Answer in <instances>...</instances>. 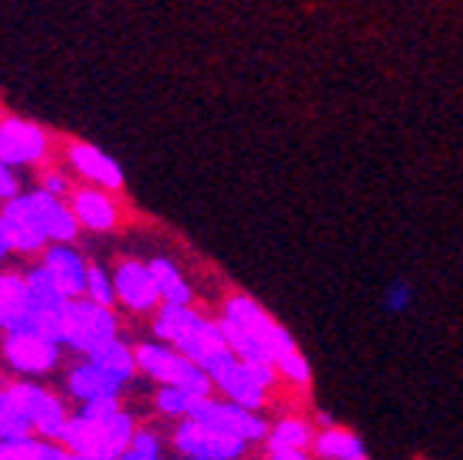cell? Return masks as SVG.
<instances>
[{"label": "cell", "instance_id": "obj_1", "mask_svg": "<svg viewBox=\"0 0 463 460\" xmlns=\"http://www.w3.org/2000/svg\"><path fill=\"white\" fill-rule=\"evenodd\" d=\"M221 326H223V336H227V345L241 355L243 362L277 365L279 355L296 349L293 336L257 300H250L243 292L227 300Z\"/></svg>", "mask_w": 463, "mask_h": 460}, {"label": "cell", "instance_id": "obj_2", "mask_svg": "<svg viewBox=\"0 0 463 460\" xmlns=\"http://www.w3.org/2000/svg\"><path fill=\"white\" fill-rule=\"evenodd\" d=\"M135 421L118 407V398L106 401H82L76 415H70V425L60 441L66 451L82 454L90 460H118L132 444Z\"/></svg>", "mask_w": 463, "mask_h": 460}, {"label": "cell", "instance_id": "obj_3", "mask_svg": "<svg viewBox=\"0 0 463 460\" xmlns=\"http://www.w3.org/2000/svg\"><path fill=\"white\" fill-rule=\"evenodd\" d=\"M214 381V388H221L223 395L237 405L250 407V411H260L263 401H267V391L277 385V365L267 362H243L241 355L227 349L214 359V362L204 369Z\"/></svg>", "mask_w": 463, "mask_h": 460}, {"label": "cell", "instance_id": "obj_4", "mask_svg": "<svg viewBox=\"0 0 463 460\" xmlns=\"http://www.w3.org/2000/svg\"><path fill=\"white\" fill-rule=\"evenodd\" d=\"M135 365H138L148 379L161 381V385H178V388L201 391V395H211V391H214L211 375L197 362H191L184 352H178L175 345L142 342L135 349Z\"/></svg>", "mask_w": 463, "mask_h": 460}, {"label": "cell", "instance_id": "obj_5", "mask_svg": "<svg viewBox=\"0 0 463 460\" xmlns=\"http://www.w3.org/2000/svg\"><path fill=\"white\" fill-rule=\"evenodd\" d=\"M118 336V322L116 312L102 306V302H92L90 296H80V300H70V310H66V329H62V345H70L76 352H92L96 345L109 342V339Z\"/></svg>", "mask_w": 463, "mask_h": 460}, {"label": "cell", "instance_id": "obj_6", "mask_svg": "<svg viewBox=\"0 0 463 460\" xmlns=\"http://www.w3.org/2000/svg\"><path fill=\"white\" fill-rule=\"evenodd\" d=\"M27 296H30V322L33 332L56 339L62 345V329H66V310H70V296L53 283V276L46 273V266L27 270Z\"/></svg>", "mask_w": 463, "mask_h": 460}, {"label": "cell", "instance_id": "obj_7", "mask_svg": "<svg viewBox=\"0 0 463 460\" xmlns=\"http://www.w3.org/2000/svg\"><path fill=\"white\" fill-rule=\"evenodd\" d=\"M7 391L10 398L20 405V411L27 415L36 437L60 441L66 425H70V411L53 391H46L43 385H33V381H14V385H7Z\"/></svg>", "mask_w": 463, "mask_h": 460}, {"label": "cell", "instance_id": "obj_8", "mask_svg": "<svg viewBox=\"0 0 463 460\" xmlns=\"http://www.w3.org/2000/svg\"><path fill=\"white\" fill-rule=\"evenodd\" d=\"M50 155V132L43 125L20 119V115H4L0 119V161L10 168H30Z\"/></svg>", "mask_w": 463, "mask_h": 460}, {"label": "cell", "instance_id": "obj_9", "mask_svg": "<svg viewBox=\"0 0 463 460\" xmlns=\"http://www.w3.org/2000/svg\"><path fill=\"white\" fill-rule=\"evenodd\" d=\"M62 345L43 332H4V359L17 375H46L60 365Z\"/></svg>", "mask_w": 463, "mask_h": 460}, {"label": "cell", "instance_id": "obj_10", "mask_svg": "<svg viewBox=\"0 0 463 460\" xmlns=\"http://www.w3.org/2000/svg\"><path fill=\"white\" fill-rule=\"evenodd\" d=\"M175 447L184 457H204V460H241L250 444L231 434L214 431V427L201 425L197 417H181L178 431H175Z\"/></svg>", "mask_w": 463, "mask_h": 460}, {"label": "cell", "instance_id": "obj_11", "mask_svg": "<svg viewBox=\"0 0 463 460\" xmlns=\"http://www.w3.org/2000/svg\"><path fill=\"white\" fill-rule=\"evenodd\" d=\"M197 421L207 427H214V431L231 434V437H241L247 444H257V441H267V421L257 415V411H250V407L237 405V401H217V398H207L197 411Z\"/></svg>", "mask_w": 463, "mask_h": 460}, {"label": "cell", "instance_id": "obj_12", "mask_svg": "<svg viewBox=\"0 0 463 460\" xmlns=\"http://www.w3.org/2000/svg\"><path fill=\"white\" fill-rule=\"evenodd\" d=\"M0 227L7 234L14 254H40L50 244L40 221H36L33 204H30V197L24 191L17 197H10V201H4V207H0Z\"/></svg>", "mask_w": 463, "mask_h": 460}, {"label": "cell", "instance_id": "obj_13", "mask_svg": "<svg viewBox=\"0 0 463 460\" xmlns=\"http://www.w3.org/2000/svg\"><path fill=\"white\" fill-rule=\"evenodd\" d=\"M112 280H116V296L125 310L152 312L155 306H161V292L152 276V266L142 264V260H122Z\"/></svg>", "mask_w": 463, "mask_h": 460}, {"label": "cell", "instance_id": "obj_14", "mask_svg": "<svg viewBox=\"0 0 463 460\" xmlns=\"http://www.w3.org/2000/svg\"><path fill=\"white\" fill-rule=\"evenodd\" d=\"M66 161H70V168L76 171L80 177H86L90 185L102 187V191H122L125 185V175L118 168V161L112 155H106L102 149L90 142H72L66 149Z\"/></svg>", "mask_w": 463, "mask_h": 460}, {"label": "cell", "instance_id": "obj_15", "mask_svg": "<svg viewBox=\"0 0 463 460\" xmlns=\"http://www.w3.org/2000/svg\"><path fill=\"white\" fill-rule=\"evenodd\" d=\"M175 349L178 352H184L191 362H197L201 369H207V365L214 362L217 355L227 352L231 345H227V336H223V326L221 322H214V319H204V316H197L187 322V329L181 332L178 339H175Z\"/></svg>", "mask_w": 463, "mask_h": 460}, {"label": "cell", "instance_id": "obj_16", "mask_svg": "<svg viewBox=\"0 0 463 460\" xmlns=\"http://www.w3.org/2000/svg\"><path fill=\"white\" fill-rule=\"evenodd\" d=\"M43 266L46 273L53 276V283L60 286L70 300L86 296V276H90V264L82 260V254L70 244H46L43 247Z\"/></svg>", "mask_w": 463, "mask_h": 460}, {"label": "cell", "instance_id": "obj_17", "mask_svg": "<svg viewBox=\"0 0 463 460\" xmlns=\"http://www.w3.org/2000/svg\"><path fill=\"white\" fill-rule=\"evenodd\" d=\"M30 204H33V214L40 227H43L46 240L50 244H72L76 240V230H80V221H76V214L72 207L62 197L50 195V191H27Z\"/></svg>", "mask_w": 463, "mask_h": 460}, {"label": "cell", "instance_id": "obj_18", "mask_svg": "<svg viewBox=\"0 0 463 460\" xmlns=\"http://www.w3.org/2000/svg\"><path fill=\"white\" fill-rule=\"evenodd\" d=\"M70 207L76 214L80 227L96 230V234H106V230H116L118 224V204L112 197V191H102V187H80V191H70Z\"/></svg>", "mask_w": 463, "mask_h": 460}, {"label": "cell", "instance_id": "obj_19", "mask_svg": "<svg viewBox=\"0 0 463 460\" xmlns=\"http://www.w3.org/2000/svg\"><path fill=\"white\" fill-rule=\"evenodd\" d=\"M0 329L4 332H33L24 273H0Z\"/></svg>", "mask_w": 463, "mask_h": 460}, {"label": "cell", "instance_id": "obj_20", "mask_svg": "<svg viewBox=\"0 0 463 460\" xmlns=\"http://www.w3.org/2000/svg\"><path fill=\"white\" fill-rule=\"evenodd\" d=\"M125 381L116 379L112 372H106L102 365L96 362H86L76 365L70 372V395L80 401H106V398H118V391H122Z\"/></svg>", "mask_w": 463, "mask_h": 460}, {"label": "cell", "instance_id": "obj_21", "mask_svg": "<svg viewBox=\"0 0 463 460\" xmlns=\"http://www.w3.org/2000/svg\"><path fill=\"white\" fill-rule=\"evenodd\" d=\"M312 444H316V454L322 460H368L365 444L358 441L348 427L339 425H326V431L316 434Z\"/></svg>", "mask_w": 463, "mask_h": 460}, {"label": "cell", "instance_id": "obj_22", "mask_svg": "<svg viewBox=\"0 0 463 460\" xmlns=\"http://www.w3.org/2000/svg\"><path fill=\"white\" fill-rule=\"evenodd\" d=\"M86 359L96 362V365H102L106 372H112L122 381H128L135 372H138V365H135V349H128L118 336L109 339V342H102V345H96L92 352H86Z\"/></svg>", "mask_w": 463, "mask_h": 460}, {"label": "cell", "instance_id": "obj_23", "mask_svg": "<svg viewBox=\"0 0 463 460\" xmlns=\"http://www.w3.org/2000/svg\"><path fill=\"white\" fill-rule=\"evenodd\" d=\"M66 444L46 441V437H20V441H0V460H62Z\"/></svg>", "mask_w": 463, "mask_h": 460}, {"label": "cell", "instance_id": "obj_24", "mask_svg": "<svg viewBox=\"0 0 463 460\" xmlns=\"http://www.w3.org/2000/svg\"><path fill=\"white\" fill-rule=\"evenodd\" d=\"M152 276L155 283H158V292H161V302H178V306H191V286H187V280L181 276V270L175 264H171L168 257H155L152 264Z\"/></svg>", "mask_w": 463, "mask_h": 460}, {"label": "cell", "instance_id": "obj_25", "mask_svg": "<svg viewBox=\"0 0 463 460\" xmlns=\"http://www.w3.org/2000/svg\"><path fill=\"white\" fill-rule=\"evenodd\" d=\"M312 427L299 417H283L267 431V447L269 451H306L312 444Z\"/></svg>", "mask_w": 463, "mask_h": 460}, {"label": "cell", "instance_id": "obj_26", "mask_svg": "<svg viewBox=\"0 0 463 460\" xmlns=\"http://www.w3.org/2000/svg\"><path fill=\"white\" fill-rule=\"evenodd\" d=\"M207 398H211V395H201V391H191V388H178V385H165V388L158 391L155 405H158L161 415H168V417H194Z\"/></svg>", "mask_w": 463, "mask_h": 460}, {"label": "cell", "instance_id": "obj_27", "mask_svg": "<svg viewBox=\"0 0 463 460\" xmlns=\"http://www.w3.org/2000/svg\"><path fill=\"white\" fill-rule=\"evenodd\" d=\"M86 296H90L92 302H102V306H116L118 296H116V280L109 276V270H102V266H90V276H86Z\"/></svg>", "mask_w": 463, "mask_h": 460}, {"label": "cell", "instance_id": "obj_28", "mask_svg": "<svg viewBox=\"0 0 463 460\" xmlns=\"http://www.w3.org/2000/svg\"><path fill=\"white\" fill-rule=\"evenodd\" d=\"M277 372L283 375L286 381H296V385H309V379H312V369H309V362L303 359L299 349H289L286 355H279Z\"/></svg>", "mask_w": 463, "mask_h": 460}, {"label": "cell", "instance_id": "obj_29", "mask_svg": "<svg viewBox=\"0 0 463 460\" xmlns=\"http://www.w3.org/2000/svg\"><path fill=\"white\" fill-rule=\"evenodd\" d=\"M414 302V290H411V283H404V280H398V283H392L388 290H384V296H382V310L384 312H404Z\"/></svg>", "mask_w": 463, "mask_h": 460}, {"label": "cell", "instance_id": "obj_30", "mask_svg": "<svg viewBox=\"0 0 463 460\" xmlns=\"http://www.w3.org/2000/svg\"><path fill=\"white\" fill-rule=\"evenodd\" d=\"M128 451H135V454H161L158 434H152V431H138V427H135L132 444H128Z\"/></svg>", "mask_w": 463, "mask_h": 460}, {"label": "cell", "instance_id": "obj_31", "mask_svg": "<svg viewBox=\"0 0 463 460\" xmlns=\"http://www.w3.org/2000/svg\"><path fill=\"white\" fill-rule=\"evenodd\" d=\"M20 195V181H17V168H10L0 161V201H10V197Z\"/></svg>", "mask_w": 463, "mask_h": 460}, {"label": "cell", "instance_id": "obj_32", "mask_svg": "<svg viewBox=\"0 0 463 460\" xmlns=\"http://www.w3.org/2000/svg\"><path fill=\"white\" fill-rule=\"evenodd\" d=\"M40 187H43V191H50V195H56V197H66L72 191L62 171H46L43 181H40Z\"/></svg>", "mask_w": 463, "mask_h": 460}, {"label": "cell", "instance_id": "obj_33", "mask_svg": "<svg viewBox=\"0 0 463 460\" xmlns=\"http://www.w3.org/2000/svg\"><path fill=\"white\" fill-rule=\"evenodd\" d=\"M267 460H309L306 451H269Z\"/></svg>", "mask_w": 463, "mask_h": 460}, {"label": "cell", "instance_id": "obj_34", "mask_svg": "<svg viewBox=\"0 0 463 460\" xmlns=\"http://www.w3.org/2000/svg\"><path fill=\"white\" fill-rule=\"evenodd\" d=\"M10 254H14V250H10V240H7V234H4V227H0V264H4Z\"/></svg>", "mask_w": 463, "mask_h": 460}, {"label": "cell", "instance_id": "obj_35", "mask_svg": "<svg viewBox=\"0 0 463 460\" xmlns=\"http://www.w3.org/2000/svg\"><path fill=\"white\" fill-rule=\"evenodd\" d=\"M122 460H161V454H135V451H125Z\"/></svg>", "mask_w": 463, "mask_h": 460}, {"label": "cell", "instance_id": "obj_36", "mask_svg": "<svg viewBox=\"0 0 463 460\" xmlns=\"http://www.w3.org/2000/svg\"><path fill=\"white\" fill-rule=\"evenodd\" d=\"M62 460H90V457H82V454H72V451H66V457Z\"/></svg>", "mask_w": 463, "mask_h": 460}, {"label": "cell", "instance_id": "obj_37", "mask_svg": "<svg viewBox=\"0 0 463 460\" xmlns=\"http://www.w3.org/2000/svg\"><path fill=\"white\" fill-rule=\"evenodd\" d=\"M184 460H204V457H184Z\"/></svg>", "mask_w": 463, "mask_h": 460}, {"label": "cell", "instance_id": "obj_38", "mask_svg": "<svg viewBox=\"0 0 463 460\" xmlns=\"http://www.w3.org/2000/svg\"><path fill=\"white\" fill-rule=\"evenodd\" d=\"M118 460H122V457H118Z\"/></svg>", "mask_w": 463, "mask_h": 460}]
</instances>
